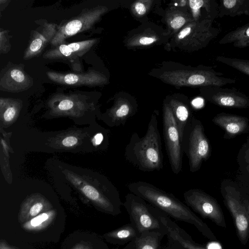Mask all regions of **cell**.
<instances>
[{
  "label": "cell",
  "mask_w": 249,
  "mask_h": 249,
  "mask_svg": "<svg viewBox=\"0 0 249 249\" xmlns=\"http://www.w3.org/2000/svg\"><path fill=\"white\" fill-rule=\"evenodd\" d=\"M201 102V100H200V99L198 98V99H195L193 101L192 103L194 106L198 107L200 105Z\"/></svg>",
  "instance_id": "37"
},
{
  "label": "cell",
  "mask_w": 249,
  "mask_h": 249,
  "mask_svg": "<svg viewBox=\"0 0 249 249\" xmlns=\"http://www.w3.org/2000/svg\"><path fill=\"white\" fill-rule=\"evenodd\" d=\"M157 40L155 37L150 36H142L139 38L137 43L139 45H148L152 44Z\"/></svg>",
  "instance_id": "32"
},
{
  "label": "cell",
  "mask_w": 249,
  "mask_h": 249,
  "mask_svg": "<svg viewBox=\"0 0 249 249\" xmlns=\"http://www.w3.org/2000/svg\"><path fill=\"white\" fill-rule=\"evenodd\" d=\"M126 187L130 193L142 198L168 216L193 225L205 238L212 242L217 241L215 235L207 224L172 194L142 181L128 183Z\"/></svg>",
  "instance_id": "1"
},
{
  "label": "cell",
  "mask_w": 249,
  "mask_h": 249,
  "mask_svg": "<svg viewBox=\"0 0 249 249\" xmlns=\"http://www.w3.org/2000/svg\"><path fill=\"white\" fill-rule=\"evenodd\" d=\"M168 22L170 27L174 30L180 28L186 22V17L181 12H174L169 15Z\"/></svg>",
  "instance_id": "27"
},
{
  "label": "cell",
  "mask_w": 249,
  "mask_h": 249,
  "mask_svg": "<svg viewBox=\"0 0 249 249\" xmlns=\"http://www.w3.org/2000/svg\"><path fill=\"white\" fill-rule=\"evenodd\" d=\"M220 45L231 44L238 48L249 47V23L226 34L218 42Z\"/></svg>",
  "instance_id": "22"
},
{
  "label": "cell",
  "mask_w": 249,
  "mask_h": 249,
  "mask_svg": "<svg viewBox=\"0 0 249 249\" xmlns=\"http://www.w3.org/2000/svg\"><path fill=\"white\" fill-rule=\"evenodd\" d=\"M154 210L166 229L168 241L177 243L186 249H207L196 243L188 233L164 213L156 207Z\"/></svg>",
  "instance_id": "15"
},
{
  "label": "cell",
  "mask_w": 249,
  "mask_h": 249,
  "mask_svg": "<svg viewBox=\"0 0 249 249\" xmlns=\"http://www.w3.org/2000/svg\"><path fill=\"white\" fill-rule=\"evenodd\" d=\"M213 21L205 19L191 21L177 35V42L187 39V46L192 51L206 47L221 32L219 29L213 26Z\"/></svg>",
  "instance_id": "9"
},
{
  "label": "cell",
  "mask_w": 249,
  "mask_h": 249,
  "mask_svg": "<svg viewBox=\"0 0 249 249\" xmlns=\"http://www.w3.org/2000/svg\"><path fill=\"white\" fill-rule=\"evenodd\" d=\"M167 103L171 108L182 138L186 124L192 118L190 117L189 108L186 104L175 99H172Z\"/></svg>",
  "instance_id": "24"
},
{
  "label": "cell",
  "mask_w": 249,
  "mask_h": 249,
  "mask_svg": "<svg viewBox=\"0 0 249 249\" xmlns=\"http://www.w3.org/2000/svg\"><path fill=\"white\" fill-rule=\"evenodd\" d=\"M49 105L54 112L59 113L79 112L86 108L81 96L77 94H55L50 100Z\"/></svg>",
  "instance_id": "17"
},
{
  "label": "cell",
  "mask_w": 249,
  "mask_h": 249,
  "mask_svg": "<svg viewBox=\"0 0 249 249\" xmlns=\"http://www.w3.org/2000/svg\"><path fill=\"white\" fill-rule=\"evenodd\" d=\"M107 10V8L103 6L84 9L77 16L58 27L51 44L55 47L63 44L68 37L91 29Z\"/></svg>",
  "instance_id": "7"
},
{
  "label": "cell",
  "mask_w": 249,
  "mask_h": 249,
  "mask_svg": "<svg viewBox=\"0 0 249 249\" xmlns=\"http://www.w3.org/2000/svg\"><path fill=\"white\" fill-rule=\"evenodd\" d=\"M20 101L12 98H1L0 107L3 110V118L6 122H9L15 117L20 107Z\"/></svg>",
  "instance_id": "25"
},
{
  "label": "cell",
  "mask_w": 249,
  "mask_h": 249,
  "mask_svg": "<svg viewBox=\"0 0 249 249\" xmlns=\"http://www.w3.org/2000/svg\"><path fill=\"white\" fill-rule=\"evenodd\" d=\"M57 28L56 24L46 22L39 32H35L24 52L23 59L29 60L40 54L46 46L51 43Z\"/></svg>",
  "instance_id": "16"
},
{
  "label": "cell",
  "mask_w": 249,
  "mask_h": 249,
  "mask_svg": "<svg viewBox=\"0 0 249 249\" xmlns=\"http://www.w3.org/2000/svg\"><path fill=\"white\" fill-rule=\"evenodd\" d=\"M224 203L230 213L240 243L245 246L249 241V199L239 194L227 193Z\"/></svg>",
  "instance_id": "10"
},
{
  "label": "cell",
  "mask_w": 249,
  "mask_h": 249,
  "mask_svg": "<svg viewBox=\"0 0 249 249\" xmlns=\"http://www.w3.org/2000/svg\"><path fill=\"white\" fill-rule=\"evenodd\" d=\"M34 84L33 79L24 70L22 64H8L0 73V89L10 92L28 90Z\"/></svg>",
  "instance_id": "12"
},
{
  "label": "cell",
  "mask_w": 249,
  "mask_h": 249,
  "mask_svg": "<svg viewBox=\"0 0 249 249\" xmlns=\"http://www.w3.org/2000/svg\"><path fill=\"white\" fill-rule=\"evenodd\" d=\"M216 60L249 76V60L218 56Z\"/></svg>",
  "instance_id": "26"
},
{
  "label": "cell",
  "mask_w": 249,
  "mask_h": 249,
  "mask_svg": "<svg viewBox=\"0 0 249 249\" xmlns=\"http://www.w3.org/2000/svg\"><path fill=\"white\" fill-rule=\"evenodd\" d=\"M46 73L52 81L65 86L92 87L107 82V79L103 74L93 70L86 72L61 73L48 71Z\"/></svg>",
  "instance_id": "13"
},
{
  "label": "cell",
  "mask_w": 249,
  "mask_h": 249,
  "mask_svg": "<svg viewBox=\"0 0 249 249\" xmlns=\"http://www.w3.org/2000/svg\"><path fill=\"white\" fill-rule=\"evenodd\" d=\"M211 67L201 66L187 72L174 71L166 73L162 77L166 81L174 85L194 86L222 87L235 83V80L223 76Z\"/></svg>",
  "instance_id": "5"
},
{
  "label": "cell",
  "mask_w": 249,
  "mask_h": 249,
  "mask_svg": "<svg viewBox=\"0 0 249 249\" xmlns=\"http://www.w3.org/2000/svg\"><path fill=\"white\" fill-rule=\"evenodd\" d=\"M123 206L129 215L130 223L140 234L147 231H157L166 235V229L156 214L154 207L145 200L128 193Z\"/></svg>",
  "instance_id": "4"
},
{
  "label": "cell",
  "mask_w": 249,
  "mask_h": 249,
  "mask_svg": "<svg viewBox=\"0 0 249 249\" xmlns=\"http://www.w3.org/2000/svg\"><path fill=\"white\" fill-rule=\"evenodd\" d=\"M185 204L202 217L208 219L217 226L226 228L223 212L212 196L197 189H191L183 193Z\"/></svg>",
  "instance_id": "8"
},
{
  "label": "cell",
  "mask_w": 249,
  "mask_h": 249,
  "mask_svg": "<svg viewBox=\"0 0 249 249\" xmlns=\"http://www.w3.org/2000/svg\"><path fill=\"white\" fill-rule=\"evenodd\" d=\"M166 235L162 232L147 231L131 240L122 249H160L162 239Z\"/></svg>",
  "instance_id": "20"
},
{
  "label": "cell",
  "mask_w": 249,
  "mask_h": 249,
  "mask_svg": "<svg viewBox=\"0 0 249 249\" xmlns=\"http://www.w3.org/2000/svg\"><path fill=\"white\" fill-rule=\"evenodd\" d=\"M213 122L223 128L230 135L243 133L248 127L247 118L226 113L217 114L213 119Z\"/></svg>",
  "instance_id": "19"
},
{
  "label": "cell",
  "mask_w": 249,
  "mask_h": 249,
  "mask_svg": "<svg viewBox=\"0 0 249 249\" xmlns=\"http://www.w3.org/2000/svg\"><path fill=\"white\" fill-rule=\"evenodd\" d=\"M103 140V135L102 133L96 134L94 137V143L96 145L100 144Z\"/></svg>",
  "instance_id": "36"
},
{
  "label": "cell",
  "mask_w": 249,
  "mask_h": 249,
  "mask_svg": "<svg viewBox=\"0 0 249 249\" xmlns=\"http://www.w3.org/2000/svg\"><path fill=\"white\" fill-rule=\"evenodd\" d=\"M140 235L131 223L124 225L108 233V238L114 244L123 246L128 244Z\"/></svg>",
  "instance_id": "23"
},
{
  "label": "cell",
  "mask_w": 249,
  "mask_h": 249,
  "mask_svg": "<svg viewBox=\"0 0 249 249\" xmlns=\"http://www.w3.org/2000/svg\"><path fill=\"white\" fill-rule=\"evenodd\" d=\"M125 159L138 170L144 172L159 171L163 167V155L158 121L152 115L145 134L140 137L134 132L126 144Z\"/></svg>",
  "instance_id": "2"
},
{
  "label": "cell",
  "mask_w": 249,
  "mask_h": 249,
  "mask_svg": "<svg viewBox=\"0 0 249 249\" xmlns=\"http://www.w3.org/2000/svg\"><path fill=\"white\" fill-rule=\"evenodd\" d=\"M7 33L8 31L2 30L1 28L0 31V52L1 54L7 53L11 48L9 39L6 36Z\"/></svg>",
  "instance_id": "28"
},
{
  "label": "cell",
  "mask_w": 249,
  "mask_h": 249,
  "mask_svg": "<svg viewBox=\"0 0 249 249\" xmlns=\"http://www.w3.org/2000/svg\"><path fill=\"white\" fill-rule=\"evenodd\" d=\"M182 149L192 173L198 171L209 157L211 148L201 122L192 118L186 124L182 137Z\"/></svg>",
  "instance_id": "3"
},
{
  "label": "cell",
  "mask_w": 249,
  "mask_h": 249,
  "mask_svg": "<svg viewBox=\"0 0 249 249\" xmlns=\"http://www.w3.org/2000/svg\"><path fill=\"white\" fill-rule=\"evenodd\" d=\"M189 5L193 13L194 20H200L199 17L200 14V9L203 5L205 0H189Z\"/></svg>",
  "instance_id": "29"
},
{
  "label": "cell",
  "mask_w": 249,
  "mask_h": 249,
  "mask_svg": "<svg viewBox=\"0 0 249 249\" xmlns=\"http://www.w3.org/2000/svg\"><path fill=\"white\" fill-rule=\"evenodd\" d=\"M135 111V108L128 101L118 100L107 111L105 122L111 127L124 125Z\"/></svg>",
  "instance_id": "18"
},
{
  "label": "cell",
  "mask_w": 249,
  "mask_h": 249,
  "mask_svg": "<svg viewBox=\"0 0 249 249\" xmlns=\"http://www.w3.org/2000/svg\"><path fill=\"white\" fill-rule=\"evenodd\" d=\"M202 93L206 99L221 107L243 108L249 107V97L235 89L204 87Z\"/></svg>",
  "instance_id": "11"
},
{
  "label": "cell",
  "mask_w": 249,
  "mask_h": 249,
  "mask_svg": "<svg viewBox=\"0 0 249 249\" xmlns=\"http://www.w3.org/2000/svg\"><path fill=\"white\" fill-rule=\"evenodd\" d=\"M249 16V0H220L219 5V18Z\"/></svg>",
  "instance_id": "21"
},
{
  "label": "cell",
  "mask_w": 249,
  "mask_h": 249,
  "mask_svg": "<svg viewBox=\"0 0 249 249\" xmlns=\"http://www.w3.org/2000/svg\"><path fill=\"white\" fill-rule=\"evenodd\" d=\"M48 217V215L47 213H43L33 218L31 220V224L33 227L37 226L46 220Z\"/></svg>",
  "instance_id": "30"
},
{
  "label": "cell",
  "mask_w": 249,
  "mask_h": 249,
  "mask_svg": "<svg viewBox=\"0 0 249 249\" xmlns=\"http://www.w3.org/2000/svg\"><path fill=\"white\" fill-rule=\"evenodd\" d=\"M168 241V246L164 249H186L177 243L171 241Z\"/></svg>",
  "instance_id": "35"
},
{
  "label": "cell",
  "mask_w": 249,
  "mask_h": 249,
  "mask_svg": "<svg viewBox=\"0 0 249 249\" xmlns=\"http://www.w3.org/2000/svg\"><path fill=\"white\" fill-rule=\"evenodd\" d=\"M78 142L76 137L70 136L65 137L62 141V144L66 147H71L75 145Z\"/></svg>",
  "instance_id": "31"
},
{
  "label": "cell",
  "mask_w": 249,
  "mask_h": 249,
  "mask_svg": "<svg viewBox=\"0 0 249 249\" xmlns=\"http://www.w3.org/2000/svg\"><path fill=\"white\" fill-rule=\"evenodd\" d=\"M162 116L163 136L166 151L171 170L177 175L182 168V138L171 108L167 103L164 104Z\"/></svg>",
  "instance_id": "6"
},
{
  "label": "cell",
  "mask_w": 249,
  "mask_h": 249,
  "mask_svg": "<svg viewBox=\"0 0 249 249\" xmlns=\"http://www.w3.org/2000/svg\"><path fill=\"white\" fill-rule=\"evenodd\" d=\"M43 208V204L40 202H37L34 204L30 210V214L34 216L37 215Z\"/></svg>",
  "instance_id": "34"
},
{
  "label": "cell",
  "mask_w": 249,
  "mask_h": 249,
  "mask_svg": "<svg viewBox=\"0 0 249 249\" xmlns=\"http://www.w3.org/2000/svg\"><path fill=\"white\" fill-rule=\"evenodd\" d=\"M135 12L139 15H143L146 12V7L142 2H137L134 5Z\"/></svg>",
  "instance_id": "33"
},
{
  "label": "cell",
  "mask_w": 249,
  "mask_h": 249,
  "mask_svg": "<svg viewBox=\"0 0 249 249\" xmlns=\"http://www.w3.org/2000/svg\"><path fill=\"white\" fill-rule=\"evenodd\" d=\"M97 39L92 38L70 44H62L46 51L43 57L47 59H74L83 56L96 43Z\"/></svg>",
  "instance_id": "14"
}]
</instances>
